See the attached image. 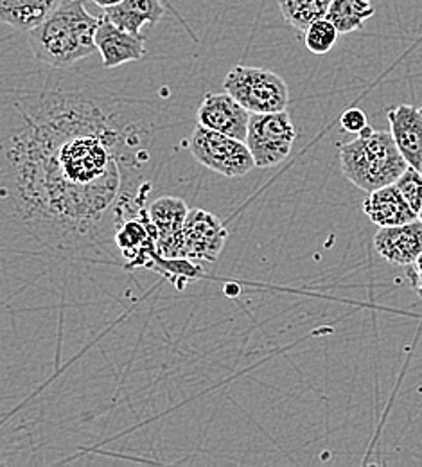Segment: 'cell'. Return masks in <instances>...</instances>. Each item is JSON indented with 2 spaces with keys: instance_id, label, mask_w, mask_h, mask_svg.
Returning a JSON list of instances; mask_svg holds the SVG:
<instances>
[{
  "instance_id": "1",
  "label": "cell",
  "mask_w": 422,
  "mask_h": 467,
  "mask_svg": "<svg viewBox=\"0 0 422 467\" xmlns=\"http://www.w3.org/2000/svg\"><path fill=\"white\" fill-rule=\"evenodd\" d=\"M13 98L2 124L4 213L53 250H83L144 213L126 185L144 140L119 98L72 74Z\"/></svg>"
},
{
  "instance_id": "2",
  "label": "cell",
  "mask_w": 422,
  "mask_h": 467,
  "mask_svg": "<svg viewBox=\"0 0 422 467\" xmlns=\"http://www.w3.org/2000/svg\"><path fill=\"white\" fill-rule=\"evenodd\" d=\"M101 16L87 11L83 0H68L40 26L27 31L33 57L55 68H70L98 51L96 33Z\"/></svg>"
},
{
  "instance_id": "3",
  "label": "cell",
  "mask_w": 422,
  "mask_h": 467,
  "mask_svg": "<svg viewBox=\"0 0 422 467\" xmlns=\"http://www.w3.org/2000/svg\"><path fill=\"white\" fill-rule=\"evenodd\" d=\"M340 164L345 178L365 192L396 183L410 166L392 131H379L370 126L340 148Z\"/></svg>"
},
{
  "instance_id": "4",
  "label": "cell",
  "mask_w": 422,
  "mask_h": 467,
  "mask_svg": "<svg viewBox=\"0 0 422 467\" xmlns=\"http://www.w3.org/2000/svg\"><path fill=\"white\" fill-rule=\"evenodd\" d=\"M223 88L250 114L283 112L290 103L286 81L279 74L259 67H234L225 76Z\"/></svg>"
},
{
  "instance_id": "5",
  "label": "cell",
  "mask_w": 422,
  "mask_h": 467,
  "mask_svg": "<svg viewBox=\"0 0 422 467\" xmlns=\"http://www.w3.org/2000/svg\"><path fill=\"white\" fill-rule=\"evenodd\" d=\"M189 150L201 166L227 178H240L257 168L246 140L209 130L201 124L194 128L189 139Z\"/></svg>"
},
{
  "instance_id": "6",
  "label": "cell",
  "mask_w": 422,
  "mask_h": 467,
  "mask_svg": "<svg viewBox=\"0 0 422 467\" xmlns=\"http://www.w3.org/2000/svg\"><path fill=\"white\" fill-rule=\"evenodd\" d=\"M297 140V130L286 110L273 114H252L246 144L261 170L273 168L286 161Z\"/></svg>"
},
{
  "instance_id": "7",
  "label": "cell",
  "mask_w": 422,
  "mask_h": 467,
  "mask_svg": "<svg viewBox=\"0 0 422 467\" xmlns=\"http://www.w3.org/2000/svg\"><path fill=\"white\" fill-rule=\"evenodd\" d=\"M183 235L187 259L194 263H216L229 239V231L216 214L205 209H189Z\"/></svg>"
},
{
  "instance_id": "8",
  "label": "cell",
  "mask_w": 422,
  "mask_h": 467,
  "mask_svg": "<svg viewBox=\"0 0 422 467\" xmlns=\"http://www.w3.org/2000/svg\"><path fill=\"white\" fill-rule=\"evenodd\" d=\"M250 112L236 101L229 92L225 94H207L198 109V124L225 133L229 137H236L246 140Z\"/></svg>"
},
{
  "instance_id": "9",
  "label": "cell",
  "mask_w": 422,
  "mask_h": 467,
  "mask_svg": "<svg viewBox=\"0 0 422 467\" xmlns=\"http://www.w3.org/2000/svg\"><path fill=\"white\" fill-rule=\"evenodd\" d=\"M376 252L390 265L410 266L422 254V222L379 227L374 235Z\"/></svg>"
},
{
  "instance_id": "10",
  "label": "cell",
  "mask_w": 422,
  "mask_h": 467,
  "mask_svg": "<svg viewBox=\"0 0 422 467\" xmlns=\"http://www.w3.org/2000/svg\"><path fill=\"white\" fill-rule=\"evenodd\" d=\"M96 46L105 68H116L128 61H139L146 55V46L142 36H135L124 31L105 15L101 16V22L96 33Z\"/></svg>"
},
{
  "instance_id": "11",
  "label": "cell",
  "mask_w": 422,
  "mask_h": 467,
  "mask_svg": "<svg viewBox=\"0 0 422 467\" xmlns=\"http://www.w3.org/2000/svg\"><path fill=\"white\" fill-rule=\"evenodd\" d=\"M363 211L377 227L405 225L419 220V214L410 207L396 183L368 192L363 202Z\"/></svg>"
},
{
  "instance_id": "12",
  "label": "cell",
  "mask_w": 422,
  "mask_h": 467,
  "mask_svg": "<svg viewBox=\"0 0 422 467\" xmlns=\"http://www.w3.org/2000/svg\"><path fill=\"white\" fill-rule=\"evenodd\" d=\"M394 140L410 166L421 168L422 162V109L399 105L386 110Z\"/></svg>"
},
{
  "instance_id": "13",
  "label": "cell",
  "mask_w": 422,
  "mask_h": 467,
  "mask_svg": "<svg viewBox=\"0 0 422 467\" xmlns=\"http://www.w3.org/2000/svg\"><path fill=\"white\" fill-rule=\"evenodd\" d=\"M114 241L129 268H153L160 257L155 237L140 218L126 220L114 235Z\"/></svg>"
},
{
  "instance_id": "14",
  "label": "cell",
  "mask_w": 422,
  "mask_h": 467,
  "mask_svg": "<svg viewBox=\"0 0 422 467\" xmlns=\"http://www.w3.org/2000/svg\"><path fill=\"white\" fill-rule=\"evenodd\" d=\"M68 0H0V18L16 31H31Z\"/></svg>"
},
{
  "instance_id": "15",
  "label": "cell",
  "mask_w": 422,
  "mask_h": 467,
  "mask_svg": "<svg viewBox=\"0 0 422 467\" xmlns=\"http://www.w3.org/2000/svg\"><path fill=\"white\" fill-rule=\"evenodd\" d=\"M103 15L110 18L124 31L142 36L144 26H155L164 16V7L159 0H122L121 4L103 9Z\"/></svg>"
},
{
  "instance_id": "16",
  "label": "cell",
  "mask_w": 422,
  "mask_h": 467,
  "mask_svg": "<svg viewBox=\"0 0 422 467\" xmlns=\"http://www.w3.org/2000/svg\"><path fill=\"white\" fill-rule=\"evenodd\" d=\"M374 13L372 0H333L325 18L335 24L340 35H349L360 31Z\"/></svg>"
},
{
  "instance_id": "17",
  "label": "cell",
  "mask_w": 422,
  "mask_h": 467,
  "mask_svg": "<svg viewBox=\"0 0 422 467\" xmlns=\"http://www.w3.org/2000/svg\"><path fill=\"white\" fill-rule=\"evenodd\" d=\"M333 0H279V9L297 33H305L311 24L327 16Z\"/></svg>"
},
{
  "instance_id": "18",
  "label": "cell",
  "mask_w": 422,
  "mask_h": 467,
  "mask_svg": "<svg viewBox=\"0 0 422 467\" xmlns=\"http://www.w3.org/2000/svg\"><path fill=\"white\" fill-rule=\"evenodd\" d=\"M338 29L327 18L316 20L304 33V44L313 55H327L338 42Z\"/></svg>"
},
{
  "instance_id": "19",
  "label": "cell",
  "mask_w": 422,
  "mask_h": 467,
  "mask_svg": "<svg viewBox=\"0 0 422 467\" xmlns=\"http://www.w3.org/2000/svg\"><path fill=\"white\" fill-rule=\"evenodd\" d=\"M397 189L403 192V196L407 198V202L410 203V207L419 214L422 209V171L408 166V170L403 175L397 178L396 182Z\"/></svg>"
},
{
  "instance_id": "20",
  "label": "cell",
  "mask_w": 422,
  "mask_h": 467,
  "mask_svg": "<svg viewBox=\"0 0 422 467\" xmlns=\"http://www.w3.org/2000/svg\"><path fill=\"white\" fill-rule=\"evenodd\" d=\"M340 124L345 131L360 135L363 130L368 126V119L365 116L362 109H349L340 117Z\"/></svg>"
},
{
  "instance_id": "21",
  "label": "cell",
  "mask_w": 422,
  "mask_h": 467,
  "mask_svg": "<svg viewBox=\"0 0 422 467\" xmlns=\"http://www.w3.org/2000/svg\"><path fill=\"white\" fill-rule=\"evenodd\" d=\"M405 274H407V279H408L412 290L422 298V254L414 265L405 266Z\"/></svg>"
},
{
  "instance_id": "22",
  "label": "cell",
  "mask_w": 422,
  "mask_h": 467,
  "mask_svg": "<svg viewBox=\"0 0 422 467\" xmlns=\"http://www.w3.org/2000/svg\"><path fill=\"white\" fill-rule=\"evenodd\" d=\"M99 7H110V5H116V4H121L122 0H94Z\"/></svg>"
},
{
  "instance_id": "23",
  "label": "cell",
  "mask_w": 422,
  "mask_h": 467,
  "mask_svg": "<svg viewBox=\"0 0 422 467\" xmlns=\"http://www.w3.org/2000/svg\"><path fill=\"white\" fill-rule=\"evenodd\" d=\"M419 220H421V222H422V209H421V211H419Z\"/></svg>"
},
{
  "instance_id": "24",
  "label": "cell",
  "mask_w": 422,
  "mask_h": 467,
  "mask_svg": "<svg viewBox=\"0 0 422 467\" xmlns=\"http://www.w3.org/2000/svg\"><path fill=\"white\" fill-rule=\"evenodd\" d=\"M419 170H421V171H422V162H421V168H419Z\"/></svg>"
}]
</instances>
